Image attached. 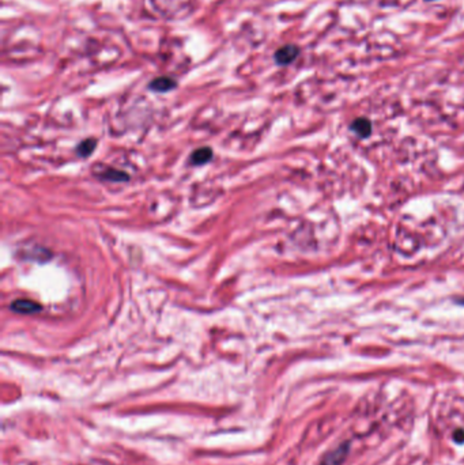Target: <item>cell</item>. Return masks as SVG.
<instances>
[{
  "label": "cell",
  "mask_w": 464,
  "mask_h": 465,
  "mask_svg": "<svg viewBox=\"0 0 464 465\" xmlns=\"http://www.w3.org/2000/svg\"><path fill=\"white\" fill-rule=\"evenodd\" d=\"M299 56V48L294 44H288V45L280 46L279 49L275 50L274 53V60L278 66H289L294 62L295 59Z\"/></svg>",
  "instance_id": "cell-1"
},
{
  "label": "cell",
  "mask_w": 464,
  "mask_h": 465,
  "mask_svg": "<svg viewBox=\"0 0 464 465\" xmlns=\"http://www.w3.org/2000/svg\"><path fill=\"white\" fill-rule=\"evenodd\" d=\"M349 450H350L349 442L342 443V445L337 446L336 449L328 452V453L322 458V461H320L318 465H342L343 461L346 460V457H347V454H349Z\"/></svg>",
  "instance_id": "cell-2"
},
{
  "label": "cell",
  "mask_w": 464,
  "mask_h": 465,
  "mask_svg": "<svg viewBox=\"0 0 464 465\" xmlns=\"http://www.w3.org/2000/svg\"><path fill=\"white\" fill-rule=\"evenodd\" d=\"M10 309L15 313H20V314H33V313L41 311L42 306L35 301L20 298V300H15L10 305Z\"/></svg>",
  "instance_id": "cell-3"
},
{
  "label": "cell",
  "mask_w": 464,
  "mask_h": 465,
  "mask_svg": "<svg viewBox=\"0 0 464 465\" xmlns=\"http://www.w3.org/2000/svg\"><path fill=\"white\" fill-rule=\"evenodd\" d=\"M176 87L177 82L170 77H158L150 82L149 85V89L155 92H168Z\"/></svg>",
  "instance_id": "cell-4"
},
{
  "label": "cell",
  "mask_w": 464,
  "mask_h": 465,
  "mask_svg": "<svg viewBox=\"0 0 464 465\" xmlns=\"http://www.w3.org/2000/svg\"><path fill=\"white\" fill-rule=\"evenodd\" d=\"M211 157H212V150L210 147H202V148L193 151L189 159H191L192 165H204L210 161Z\"/></svg>",
  "instance_id": "cell-5"
},
{
  "label": "cell",
  "mask_w": 464,
  "mask_h": 465,
  "mask_svg": "<svg viewBox=\"0 0 464 465\" xmlns=\"http://www.w3.org/2000/svg\"><path fill=\"white\" fill-rule=\"evenodd\" d=\"M351 128L361 138H366L372 132V124H370V121L368 119H364V117H360V119L355 120L351 124Z\"/></svg>",
  "instance_id": "cell-6"
},
{
  "label": "cell",
  "mask_w": 464,
  "mask_h": 465,
  "mask_svg": "<svg viewBox=\"0 0 464 465\" xmlns=\"http://www.w3.org/2000/svg\"><path fill=\"white\" fill-rule=\"evenodd\" d=\"M102 180H109V181H116V182H120V181H128L130 180V176L126 173V172H121V170H116L113 168H108L105 169L102 173L98 174Z\"/></svg>",
  "instance_id": "cell-7"
},
{
  "label": "cell",
  "mask_w": 464,
  "mask_h": 465,
  "mask_svg": "<svg viewBox=\"0 0 464 465\" xmlns=\"http://www.w3.org/2000/svg\"><path fill=\"white\" fill-rule=\"evenodd\" d=\"M96 146H97L96 139H93V138L84 139L83 142L79 143V146H78V154L83 158L88 157V155L92 154L93 151L96 150Z\"/></svg>",
  "instance_id": "cell-8"
},
{
  "label": "cell",
  "mask_w": 464,
  "mask_h": 465,
  "mask_svg": "<svg viewBox=\"0 0 464 465\" xmlns=\"http://www.w3.org/2000/svg\"><path fill=\"white\" fill-rule=\"evenodd\" d=\"M453 441L456 443H464V430L459 429V430L455 431V434H453Z\"/></svg>",
  "instance_id": "cell-9"
},
{
  "label": "cell",
  "mask_w": 464,
  "mask_h": 465,
  "mask_svg": "<svg viewBox=\"0 0 464 465\" xmlns=\"http://www.w3.org/2000/svg\"><path fill=\"white\" fill-rule=\"evenodd\" d=\"M426 2H433V0H426Z\"/></svg>",
  "instance_id": "cell-10"
}]
</instances>
